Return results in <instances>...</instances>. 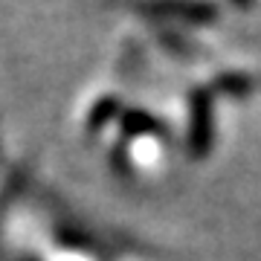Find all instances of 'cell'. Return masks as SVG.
I'll use <instances>...</instances> for the list:
<instances>
[{
	"label": "cell",
	"mask_w": 261,
	"mask_h": 261,
	"mask_svg": "<svg viewBox=\"0 0 261 261\" xmlns=\"http://www.w3.org/2000/svg\"><path fill=\"white\" fill-rule=\"evenodd\" d=\"M53 261H87V258H84V252H79V250H64V252H56Z\"/></svg>",
	"instance_id": "6da1fadb"
}]
</instances>
